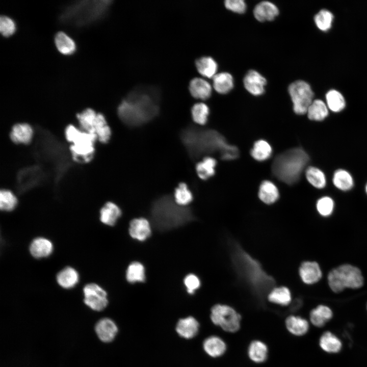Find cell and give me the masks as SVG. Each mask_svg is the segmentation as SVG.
Returning a JSON list of instances; mask_svg holds the SVG:
<instances>
[{"mask_svg": "<svg viewBox=\"0 0 367 367\" xmlns=\"http://www.w3.org/2000/svg\"><path fill=\"white\" fill-rule=\"evenodd\" d=\"M209 112L208 106L203 102L195 103L191 110L194 121L199 125H204L206 123Z\"/></svg>", "mask_w": 367, "mask_h": 367, "instance_id": "7bdbcfd3", "label": "cell"}, {"mask_svg": "<svg viewBox=\"0 0 367 367\" xmlns=\"http://www.w3.org/2000/svg\"><path fill=\"white\" fill-rule=\"evenodd\" d=\"M110 0H86L73 2L60 15L62 22L76 26H84L104 15L111 4Z\"/></svg>", "mask_w": 367, "mask_h": 367, "instance_id": "8992f818", "label": "cell"}, {"mask_svg": "<svg viewBox=\"0 0 367 367\" xmlns=\"http://www.w3.org/2000/svg\"><path fill=\"white\" fill-rule=\"evenodd\" d=\"M128 233L133 239L141 242L145 241L151 234L150 223L144 218L133 219L129 224Z\"/></svg>", "mask_w": 367, "mask_h": 367, "instance_id": "7c38bea8", "label": "cell"}, {"mask_svg": "<svg viewBox=\"0 0 367 367\" xmlns=\"http://www.w3.org/2000/svg\"><path fill=\"white\" fill-rule=\"evenodd\" d=\"M279 10L273 3L263 1L257 4L253 10L255 18L259 21H272L278 16Z\"/></svg>", "mask_w": 367, "mask_h": 367, "instance_id": "2e32d148", "label": "cell"}, {"mask_svg": "<svg viewBox=\"0 0 367 367\" xmlns=\"http://www.w3.org/2000/svg\"><path fill=\"white\" fill-rule=\"evenodd\" d=\"M316 206L320 215L323 216H328L333 211L334 202L330 197L324 196L318 200Z\"/></svg>", "mask_w": 367, "mask_h": 367, "instance_id": "bcb514c9", "label": "cell"}, {"mask_svg": "<svg viewBox=\"0 0 367 367\" xmlns=\"http://www.w3.org/2000/svg\"><path fill=\"white\" fill-rule=\"evenodd\" d=\"M33 134V128L30 124L26 123H17L12 126L10 138L16 144L27 145L31 142Z\"/></svg>", "mask_w": 367, "mask_h": 367, "instance_id": "9a60e30c", "label": "cell"}, {"mask_svg": "<svg viewBox=\"0 0 367 367\" xmlns=\"http://www.w3.org/2000/svg\"><path fill=\"white\" fill-rule=\"evenodd\" d=\"M232 258L238 273L255 293L263 295L273 287L275 283L274 278L263 270L257 260L237 245L232 246Z\"/></svg>", "mask_w": 367, "mask_h": 367, "instance_id": "3957f363", "label": "cell"}, {"mask_svg": "<svg viewBox=\"0 0 367 367\" xmlns=\"http://www.w3.org/2000/svg\"><path fill=\"white\" fill-rule=\"evenodd\" d=\"M115 322L108 318L99 320L95 326V331L99 339L104 343L113 341L118 332Z\"/></svg>", "mask_w": 367, "mask_h": 367, "instance_id": "5bb4252c", "label": "cell"}, {"mask_svg": "<svg viewBox=\"0 0 367 367\" xmlns=\"http://www.w3.org/2000/svg\"><path fill=\"white\" fill-rule=\"evenodd\" d=\"M268 299L271 302L285 306L291 302V293L284 286L274 288L268 294Z\"/></svg>", "mask_w": 367, "mask_h": 367, "instance_id": "74e56055", "label": "cell"}, {"mask_svg": "<svg viewBox=\"0 0 367 367\" xmlns=\"http://www.w3.org/2000/svg\"><path fill=\"white\" fill-rule=\"evenodd\" d=\"M0 31L5 37L11 36L16 31L15 22L9 17L2 16L0 18Z\"/></svg>", "mask_w": 367, "mask_h": 367, "instance_id": "7dc6e473", "label": "cell"}, {"mask_svg": "<svg viewBox=\"0 0 367 367\" xmlns=\"http://www.w3.org/2000/svg\"><path fill=\"white\" fill-rule=\"evenodd\" d=\"M199 328L198 322L194 317L190 316L179 320L176 324V331L181 337L190 339L196 335Z\"/></svg>", "mask_w": 367, "mask_h": 367, "instance_id": "e0dca14e", "label": "cell"}, {"mask_svg": "<svg viewBox=\"0 0 367 367\" xmlns=\"http://www.w3.org/2000/svg\"><path fill=\"white\" fill-rule=\"evenodd\" d=\"M328 282L334 292L339 293L346 287H360L363 285V278L358 268L350 265H343L329 272Z\"/></svg>", "mask_w": 367, "mask_h": 367, "instance_id": "ba28073f", "label": "cell"}, {"mask_svg": "<svg viewBox=\"0 0 367 367\" xmlns=\"http://www.w3.org/2000/svg\"><path fill=\"white\" fill-rule=\"evenodd\" d=\"M55 42L58 50L64 55H71L76 49L74 41L63 32L57 33L55 37Z\"/></svg>", "mask_w": 367, "mask_h": 367, "instance_id": "d590c367", "label": "cell"}, {"mask_svg": "<svg viewBox=\"0 0 367 367\" xmlns=\"http://www.w3.org/2000/svg\"><path fill=\"white\" fill-rule=\"evenodd\" d=\"M196 68L203 76L213 78L217 73L218 65L215 60L211 57H202L196 60Z\"/></svg>", "mask_w": 367, "mask_h": 367, "instance_id": "83f0119b", "label": "cell"}, {"mask_svg": "<svg viewBox=\"0 0 367 367\" xmlns=\"http://www.w3.org/2000/svg\"><path fill=\"white\" fill-rule=\"evenodd\" d=\"M306 177L308 181L314 187L322 189L326 183V177L322 171L315 167L310 166L306 169Z\"/></svg>", "mask_w": 367, "mask_h": 367, "instance_id": "ab89813d", "label": "cell"}, {"mask_svg": "<svg viewBox=\"0 0 367 367\" xmlns=\"http://www.w3.org/2000/svg\"><path fill=\"white\" fill-rule=\"evenodd\" d=\"M184 283L187 293L190 295L194 294L201 285L199 278L193 273H190L185 276L184 279Z\"/></svg>", "mask_w": 367, "mask_h": 367, "instance_id": "c3c4849f", "label": "cell"}, {"mask_svg": "<svg viewBox=\"0 0 367 367\" xmlns=\"http://www.w3.org/2000/svg\"><path fill=\"white\" fill-rule=\"evenodd\" d=\"M326 100L328 108L333 112H338L345 107L343 96L338 91L332 90L326 94Z\"/></svg>", "mask_w": 367, "mask_h": 367, "instance_id": "b9f144b4", "label": "cell"}, {"mask_svg": "<svg viewBox=\"0 0 367 367\" xmlns=\"http://www.w3.org/2000/svg\"><path fill=\"white\" fill-rule=\"evenodd\" d=\"M189 89L192 96L197 99L205 100L209 98L212 94L211 84L200 77L193 78L190 82Z\"/></svg>", "mask_w": 367, "mask_h": 367, "instance_id": "d6986e66", "label": "cell"}, {"mask_svg": "<svg viewBox=\"0 0 367 367\" xmlns=\"http://www.w3.org/2000/svg\"><path fill=\"white\" fill-rule=\"evenodd\" d=\"M258 197L266 204L274 203L279 196V191L276 186L270 180L263 181L259 188Z\"/></svg>", "mask_w": 367, "mask_h": 367, "instance_id": "603a6c76", "label": "cell"}, {"mask_svg": "<svg viewBox=\"0 0 367 367\" xmlns=\"http://www.w3.org/2000/svg\"><path fill=\"white\" fill-rule=\"evenodd\" d=\"M272 148L270 144L264 140L256 141L250 151L251 155L255 160L265 161L270 158Z\"/></svg>", "mask_w": 367, "mask_h": 367, "instance_id": "e575fe53", "label": "cell"}, {"mask_svg": "<svg viewBox=\"0 0 367 367\" xmlns=\"http://www.w3.org/2000/svg\"><path fill=\"white\" fill-rule=\"evenodd\" d=\"M160 93L153 86H140L132 90L118 108V115L126 125L135 127L150 121L158 114Z\"/></svg>", "mask_w": 367, "mask_h": 367, "instance_id": "6da1fadb", "label": "cell"}, {"mask_svg": "<svg viewBox=\"0 0 367 367\" xmlns=\"http://www.w3.org/2000/svg\"><path fill=\"white\" fill-rule=\"evenodd\" d=\"M125 275L126 280L130 283H143L146 280L144 266L139 261L132 262L127 268Z\"/></svg>", "mask_w": 367, "mask_h": 367, "instance_id": "f1b7e54d", "label": "cell"}, {"mask_svg": "<svg viewBox=\"0 0 367 367\" xmlns=\"http://www.w3.org/2000/svg\"><path fill=\"white\" fill-rule=\"evenodd\" d=\"M85 304L95 311H101L108 305V300L106 291L99 285L91 283L86 284L83 289Z\"/></svg>", "mask_w": 367, "mask_h": 367, "instance_id": "8fae6325", "label": "cell"}, {"mask_svg": "<svg viewBox=\"0 0 367 367\" xmlns=\"http://www.w3.org/2000/svg\"><path fill=\"white\" fill-rule=\"evenodd\" d=\"M203 348L205 352L213 358L223 355L226 350L225 342L217 336H211L203 342Z\"/></svg>", "mask_w": 367, "mask_h": 367, "instance_id": "ffe728a7", "label": "cell"}, {"mask_svg": "<svg viewBox=\"0 0 367 367\" xmlns=\"http://www.w3.org/2000/svg\"><path fill=\"white\" fill-rule=\"evenodd\" d=\"M93 132L97 136V140L101 143H106L109 141L111 130L107 124L105 117L101 113H97Z\"/></svg>", "mask_w": 367, "mask_h": 367, "instance_id": "d6a6232c", "label": "cell"}, {"mask_svg": "<svg viewBox=\"0 0 367 367\" xmlns=\"http://www.w3.org/2000/svg\"><path fill=\"white\" fill-rule=\"evenodd\" d=\"M306 113L310 120L322 121L327 116L328 111L326 105L322 100L316 99L309 106Z\"/></svg>", "mask_w": 367, "mask_h": 367, "instance_id": "8d00e7d4", "label": "cell"}, {"mask_svg": "<svg viewBox=\"0 0 367 367\" xmlns=\"http://www.w3.org/2000/svg\"><path fill=\"white\" fill-rule=\"evenodd\" d=\"M216 160L211 156L205 157L196 164V170L200 178L206 180L215 174Z\"/></svg>", "mask_w": 367, "mask_h": 367, "instance_id": "1f68e13d", "label": "cell"}, {"mask_svg": "<svg viewBox=\"0 0 367 367\" xmlns=\"http://www.w3.org/2000/svg\"><path fill=\"white\" fill-rule=\"evenodd\" d=\"M65 135L67 141L71 143L70 150L75 161L87 163L92 159L95 151L94 143L97 140L95 134L83 131L70 125L66 127Z\"/></svg>", "mask_w": 367, "mask_h": 367, "instance_id": "52a82bcc", "label": "cell"}, {"mask_svg": "<svg viewBox=\"0 0 367 367\" xmlns=\"http://www.w3.org/2000/svg\"><path fill=\"white\" fill-rule=\"evenodd\" d=\"M285 326L291 334L296 336L304 335L309 329V324L305 319L295 316H290L286 318Z\"/></svg>", "mask_w": 367, "mask_h": 367, "instance_id": "d4e9b609", "label": "cell"}, {"mask_svg": "<svg viewBox=\"0 0 367 367\" xmlns=\"http://www.w3.org/2000/svg\"><path fill=\"white\" fill-rule=\"evenodd\" d=\"M174 199L178 205L184 207H186L192 202V193L185 183L179 184L175 189Z\"/></svg>", "mask_w": 367, "mask_h": 367, "instance_id": "60d3db41", "label": "cell"}, {"mask_svg": "<svg viewBox=\"0 0 367 367\" xmlns=\"http://www.w3.org/2000/svg\"><path fill=\"white\" fill-rule=\"evenodd\" d=\"M150 217L154 227L162 231L181 226L193 219L191 210L178 205L169 195L162 196L154 201Z\"/></svg>", "mask_w": 367, "mask_h": 367, "instance_id": "277c9868", "label": "cell"}, {"mask_svg": "<svg viewBox=\"0 0 367 367\" xmlns=\"http://www.w3.org/2000/svg\"><path fill=\"white\" fill-rule=\"evenodd\" d=\"M17 204L16 196L11 191L2 189L0 192V208L4 211L10 212L13 210Z\"/></svg>", "mask_w": 367, "mask_h": 367, "instance_id": "ee69618b", "label": "cell"}, {"mask_svg": "<svg viewBox=\"0 0 367 367\" xmlns=\"http://www.w3.org/2000/svg\"><path fill=\"white\" fill-rule=\"evenodd\" d=\"M299 274L302 281L306 284L318 282L322 277L319 265L314 261H305L299 268Z\"/></svg>", "mask_w": 367, "mask_h": 367, "instance_id": "ac0fdd59", "label": "cell"}, {"mask_svg": "<svg viewBox=\"0 0 367 367\" xmlns=\"http://www.w3.org/2000/svg\"><path fill=\"white\" fill-rule=\"evenodd\" d=\"M319 344L324 351L330 353L338 352L342 346L340 340L329 331L325 332L322 335Z\"/></svg>", "mask_w": 367, "mask_h": 367, "instance_id": "836d02e7", "label": "cell"}, {"mask_svg": "<svg viewBox=\"0 0 367 367\" xmlns=\"http://www.w3.org/2000/svg\"><path fill=\"white\" fill-rule=\"evenodd\" d=\"M309 158L300 147L287 150L275 158L272 166L273 175L288 185L295 184L308 164Z\"/></svg>", "mask_w": 367, "mask_h": 367, "instance_id": "5b68a950", "label": "cell"}, {"mask_svg": "<svg viewBox=\"0 0 367 367\" xmlns=\"http://www.w3.org/2000/svg\"><path fill=\"white\" fill-rule=\"evenodd\" d=\"M224 4L226 9L235 13L242 14L246 10V4L243 0H226Z\"/></svg>", "mask_w": 367, "mask_h": 367, "instance_id": "681fc988", "label": "cell"}, {"mask_svg": "<svg viewBox=\"0 0 367 367\" xmlns=\"http://www.w3.org/2000/svg\"><path fill=\"white\" fill-rule=\"evenodd\" d=\"M288 91L293 104V110L298 115L307 113L313 101V93L310 85L303 81L298 80L291 83Z\"/></svg>", "mask_w": 367, "mask_h": 367, "instance_id": "30bf717a", "label": "cell"}, {"mask_svg": "<svg viewBox=\"0 0 367 367\" xmlns=\"http://www.w3.org/2000/svg\"><path fill=\"white\" fill-rule=\"evenodd\" d=\"M268 349L267 345L258 340L252 341L249 345L248 355L250 359L255 363L264 362L267 359Z\"/></svg>", "mask_w": 367, "mask_h": 367, "instance_id": "4316f807", "label": "cell"}, {"mask_svg": "<svg viewBox=\"0 0 367 367\" xmlns=\"http://www.w3.org/2000/svg\"><path fill=\"white\" fill-rule=\"evenodd\" d=\"M365 191H366V193H367V184H366V187H365Z\"/></svg>", "mask_w": 367, "mask_h": 367, "instance_id": "f907efd6", "label": "cell"}, {"mask_svg": "<svg viewBox=\"0 0 367 367\" xmlns=\"http://www.w3.org/2000/svg\"><path fill=\"white\" fill-rule=\"evenodd\" d=\"M333 183L338 189L342 191L350 190L353 186V180L351 174L343 169L336 170L333 175Z\"/></svg>", "mask_w": 367, "mask_h": 367, "instance_id": "f35d334b", "label": "cell"}, {"mask_svg": "<svg viewBox=\"0 0 367 367\" xmlns=\"http://www.w3.org/2000/svg\"><path fill=\"white\" fill-rule=\"evenodd\" d=\"M121 214V210L116 204L108 202L100 211V220L106 225L113 226L116 224Z\"/></svg>", "mask_w": 367, "mask_h": 367, "instance_id": "7402d4cb", "label": "cell"}, {"mask_svg": "<svg viewBox=\"0 0 367 367\" xmlns=\"http://www.w3.org/2000/svg\"><path fill=\"white\" fill-rule=\"evenodd\" d=\"M243 83L245 89L250 94L259 96L265 92L267 80L257 71L250 70L244 76Z\"/></svg>", "mask_w": 367, "mask_h": 367, "instance_id": "4fadbf2b", "label": "cell"}, {"mask_svg": "<svg viewBox=\"0 0 367 367\" xmlns=\"http://www.w3.org/2000/svg\"><path fill=\"white\" fill-rule=\"evenodd\" d=\"M211 311L212 322L224 331L234 333L240 329L241 317L232 307L216 304L212 307Z\"/></svg>", "mask_w": 367, "mask_h": 367, "instance_id": "9c48e42d", "label": "cell"}, {"mask_svg": "<svg viewBox=\"0 0 367 367\" xmlns=\"http://www.w3.org/2000/svg\"><path fill=\"white\" fill-rule=\"evenodd\" d=\"M331 309L325 305H319L310 313L311 323L318 327H323L332 317Z\"/></svg>", "mask_w": 367, "mask_h": 367, "instance_id": "f546056e", "label": "cell"}, {"mask_svg": "<svg viewBox=\"0 0 367 367\" xmlns=\"http://www.w3.org/2000/svg\"><path fill=\"white\" fill-rule=\"evenodd\" d=\"M213 87L220 94H225L230 92L233 87V78L228 72L216 74L213 77Z\"/></svg>", "mask_w": 367, "mask_h": 367, "instance_id": "484cf974", "label": "cell"}, {"mask_svg": "<svg viewBox=\"0 0 367 367\" xmlns=\"http://www.w3.org/2000/svg\"><path fill=\"white\" fill-rule=\"evenodd\" d=\"M79 275L74 268L67 267L59 272L57 275L58 283L64 289L73 287L78 283Z\"/></svg>", "mask_w": 367, "mask_h": 367, "instance_id": "cb8c5ba5", "label": "cell"}, {"mask_svg": "<svg viewBox=\"0 0 367 367\" xmlns=\"http://www.w3.org/2000/svg\"><path fill=\"white\" fill-rule=\"evenodd\" d=\"M333 18V16L330 11L323 9L315 15L314 19L320 30L326 31L330 28Z\"/></svg>", "mask_w": 367, "mask_h": 367, "instance_id": "f6af8a7d", "label": "cell"}, {"mask_svg": "<svg viewBox=\"0 0 367 367\" xmlns=\"http://www.w3.org/2000/svg\"><path fill=\"white\" fill-rule=\"evenodd\" d=\"M53 251V245L49 240L39 237L33 240L30 246L31 255L36 258H41L48 256Z\"/></svg>", "mask_w": 367, "mask_h": 367, "instance_id": "44dd1931", "label": "cell"}, {"mask_svg": "<svg viewBox=\"0 0 367 367\" xmlns=\"http://www.w3.org/2000/svg\"><path fill=\"white\" fill-rule=\"evenodd\" d=\"M97 113L93 109L88 108L76 115L81 129L83 131L94 134V126Z\"/></svg>", "mask_w": 367, "mask_h": 367, "instance_id": "4dcf8cb0", "label": "cell"}, {"mask_svg": "<svg viewBox=\"0 0 367 367\" xmlns=\"http://www.w3.org/2000/svg\"><path fill=\"white\" fill-rule=\"evenodd\" d=\"M180 138L189 155L197 159L204 154L218 153L224 160H232L239 155L237 147L227 143L218 132L189 126L180 134Z\"/></svg>", "mask_w": 367, "mask_h": 367, "instance_id": "7a4b0ae2", "label": "cell"}]
</instances>
